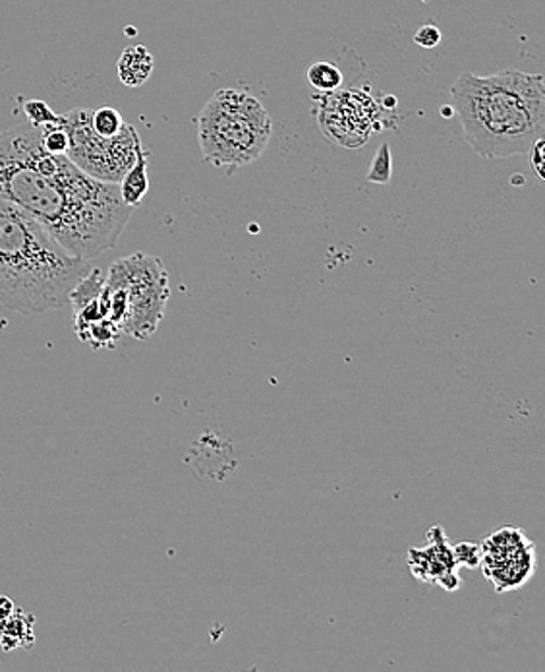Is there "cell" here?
<instances>
[{
  "mask_svg": "<svg viewBox=\"0 0 545 672\" xmlns=\"http://www.w3.org/2000/svg\"><path fill=\"white\" fill-rule=\"evenodd\" d=\"M0 200L27 211L70 256L87 262L113 251L134 211L119 184L47 151L41 126L29 123L0 132Z\"/></svg>",
  "mask_w": 545,
  "mask_h": 672,
  "instance_id": "1",
  "label": "cell"
},
{
  "mask_svg": "<svg viewBox=\"0 0 545 672\" xmlns=\"http://www.w3.org/2000/svg\"><path fill=\"white\" fill-rule=\"evenodd\" d=\"M468 146L484 159L527 156L545 131L544 74L462 72L450 88Z\"/></svg>",
  "mask_w": 545,
  "mask_h": 672,
  "instance_id": "2",
  "label": "cell"
},
{
  "mask_svg": "<svg viewBox=\"0 0 545 672\" xmlns=\"http://www.w3.org/2000/svg\"><path fill=\"white\" fill-rule=\"evenodd\" d=\"M89 270L87 260L70 256L37 219L0 200V306L26 316L64 308Z\"/></svg>",
  "mask_w": 545,
  "mask_h": 672,
  "instance_id": "3",
  "label": "cell"
},
{
  "mask_svg": "<svg viewBox=\"0 0 545 672\" xmlns=\"http://www.w3.org/2000/svg\"><path fill=\"white\" fill-rule=\"evenodd\" d=\"M203 159L233 173L263 156L273 136V121L258 97L240 89H219L198 114Z\"/></svg>",
  "mask_w": 545,
  "mask_h": 672,
  "instance_id": "4",
  "label": "cell"
},
{
  "mask_svg": "<svg viewBox=\"0 0 545 672\" xmlns=\"http://www.w3.org/2000/svg\"><path fill=\"white\" fill-rule=\"evenodd\" d=\"M169 297V273L157 256L136 253L119 258L104 276L107 316L136 340H149L157 332Z\"/></svg>",
  "mask_w": 545,
  "mask_h": 672,
  "instance_id": "5",
  "label": "cell"
},
{
  "mask_svg": "<svg viewBox=\"0 0 545 672\" xmlns=\"http://www.w3.org/2000/svg\"><path fill=\"white\" fill-rule=\"evenodd\" d=\"M69 134L66 156L84 173L103 183H121L139 154L144 151L139 134L132 124H124L116 136L104 138L91 126V109L78 107L62 114Z\"/></svg>",
  "mask_w": 545,
  "mask_h": 672,
  "instance_id": "6",
  "label": "cell"
},
{
  "mask_svg": "<svg viewBox=\"0 0 545 672\" xmlns=\"http://www.w3.org/2000/svg\"><path fill=\"white\" fill-rule=\"evenodd\" d=\"M480 566L497 594H509L529 584L536 572V545L519 527H503L482 545Z\"/></svg>",
  "mask_w": 545,
  "mask_h": 672,
  "instance_id": "7",
  "label": "cell"
},
{
  "mask_svg": "<svg viewBox=\"0 0 545 672\" xmlns=\"http://www.w3.org/2000/svg\"><path fill=\"white\" fill-rule=\"evenodd\" d=\"M408 567L412 576L422 584L442 585L445 591H457L460 576L457 562L453 557V547L442 525H435L428 532V547L408 550Z\"/></svg>",
  "mask_w": 545,
  "mask_h": 672,
  "instance_id": "8",
  "label": "cell"
},
{
  "mask_svg": "<svg viewBox=\"0 0 545 672\" xmlns=\"http://www.w3.org/2000/svg\"><path fill=\"white\" fill-rule=\"evenodd\" d=\"M116 69H119V78L124 86L139 88L151 78L156 61H153V54L149 53L148 47L134 45L122 51Z\"/></svg>",
  "mask_w": 545,
  "mask_h": 672,
  "instance_id": "9",
  "label": "cell"
},
{
  "mask_svg": "<svg viewBox=\"0 0 545 672\" xmlns=\"http://www.w3.org/2000/svg\"><path fill=\"white\" fill-rule=\"evenodd\" d=\"M34 622L32 614L24 611H16L10 614L9 619L0 622V644L4 651L12 649H27L34 647Z\"/></svg>",
  "mask_w": 545,
  "mask_h": 672,
  "instance_id": "10",
  "label": "cell"
},
{
  "mask_svg": "<svg viewBox=\"0 0 545 672\" xmlns=\"http://www.w3.org/2000/svg\"><path fill=\"white\" fill-rule=\"evenodd\" d=\"M148 156V151L144 149L136 159V163L128 169V173L122 176L119 183L122 200L134 210L149 193Z\"/></svg>",
  "mask_w": 545,
  "mask_h": 672,
  "instance_id": "11",
  "label": "cell"
},
{
  "mask_svg": "<svg viewBox=\"0 0 545 672\" xmlns=\"http://www.w3.org/2000/svg\"><path fill=\"white\" fill-rule=\"evenodd\" d=\"M308 82L323 94H335L337 89L343 88L345 76L333 62H315L308 69Z\"/></svg>",
  "mask_w": 545,
  "mask_h": 672,
  "instance_id": "12",
  "label": "cell"
},
{
  "mask_svg": "<svg viewBox=\"0 0 545 672\" xmlns=\"http://www.w3.org/2000/svg\"><path fill=\"white\" fill-rule=\"evenodd\" d=\"M124 119H122L121 111L114 109V107H99V109H91V126L99 136L104 138H113L119 132L124 129Z\"/></svg>",
  "mask_w": 545,
  "mask_h": 672,
  "instance_id": "13",
  "label": "cell"
},
{
  "mask_svg": "<svg viewBox=\"0 0 545 672\" xmlns=\"http://www.w3.org/2000/svg\"><path fill=\"white\" fill-rule=\"evenodd\" d=\"M393 179V156L389 144H381L377 154L373 156L372 166L368 171V181L375 184H387Z\"/></svg>",
  "mask_w": 545,
  "mask_h": 672,
  "instance_id": "14",
  "label": "cell"
},
{
  "mask_svg": "<svg viewBox=\"0 0 545 672\" xmlns=\"http://www.w3.org/2000/svg\"><path fill=\"white\" fill-rule=\"evenodd\" d=\"M41 140H44L47 151H51V154H66V149H69V134H66V129L62 124V114L59 123L41 126Z\"/></svg>",
  "mask_w": 545,
  "mask_h": 672,
  "instance_id": "15",
  "label": "cell"
},
{
  "mask_svg": "<svg viewBox=\"0 0 545 672\" xmlns=\"http://www.w3.org/2000/svg\"><path fill=\"white\" fill-rule=\"evenodd\" d=\"M24 111H26L27 121L34 126L59 123V119H61V114L54 113L51 107L47 106L41 99H29L27 103H24Z\"/></svg>",
  "mask_w": 545,
  "mask_h": 672,
  "instance_id": "16",
  "label": "cell"
},
{
  "mask_svg": "<svg viewBox=\"0 0 545 672\" xmlns=\"http://www.w3.org/2000/svg\"><path fill=\"white\" fill-rule=\"evenodd\" d=\"M453 557L457 566L478 567L482 560V549L476 542H459L453 547Z\"/></svg>",
  "mask_w": 545,
  "mask_h": 672,
  "instance_id": "17",
  "label": "cell"
},
{
  "mask_svg": "<svg viewBox=\"0 0 545 672\" xmlns=\"http://www.w3.org/2000/svg\"><path fill=\"white\" fill-rule=\"evenodd\" d=\"M414 44L422 49H435L442 44V29L433 24H425L416 32Z\"/></svg>",
  "mask_w": 545,
  "mask_h": 672,
  "instance_id": "18",
  "label": "cell"
},
{
  "mask_svg": "<svg viewBox=\"0 0 545 672\" xmlns=\"http://www.w3.org/2000/svg\"><path fill=\"white\" fill-rule=\"evenodd\" d=\"M544 149H545V140L544 138H537L534 144H532V148L529 149L530 166L534 169V173H536L537 179L540 181H544Z\"/></svg>",
  "mask_w": 545,
  "mask_h": 672,
  "instance_id": "19",
  "label": "cell"
},
{
  "mask_svg": "<svg viewBox=\"0 0 545 672\" xmlns=\"http://www.w3.org/2000/svg\"><path fill=\"white\" fill-rule=\"evenodd\" d=\"M14 612V602L9 597L0 595V622L4 619H9L10 614Z\"/></svg>",
  "mask_w": 545,
  "mask_h": 672,
  "instance_id": "20",
  "label": "cell"
}]
</instances>
